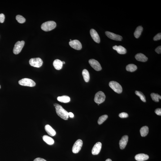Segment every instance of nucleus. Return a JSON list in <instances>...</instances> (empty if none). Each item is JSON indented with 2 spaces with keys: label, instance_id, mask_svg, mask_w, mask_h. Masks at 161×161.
I'll use <instances>...</instances> for the list:
<instances>
[{
  "label": "nucleus",
  "instance_id": "nucleus-6",
  "mask_svg": "<svg viewBox=\"0 0 161 161\" xmlns=\"http://www.w3.org/2000/svg\"><path fill=\"white\" fill-rule=\"evenodd\" d=\"M29 64L31 66L39 68L42 65L43 62L40 58H32L30 60Z\"/></svg>",
  "mask_w": 161,
  "mask_h": 161
},
{
  "label": "nucleus",
  "instance_id": "nucleus-36",
  "mask_svg": "<svg viewBox=\"0 0 161 161\" xmlns=\"http://www.w3.org/2000/svg\"><path fill=\"white\" fill-rule=\"evenodd\" d=\"M68 115L71 118H73L74 117V115L73 113H72L71 112L68 113Z\"/></svg>",
  "mask_w": 161,
  "mask_h": 161
},
{
  "label": "nucleus",
  "instance_id": "nucleus-24",
  "mask_svg": "<svg viewBox=\"0 0 161 161\" xmlns=\"http://www.w3.org/2000/svg\"><path fill=\"white\" fill-rule=\"evenodd\" d=\"M82 74L85 81L86 82H88L90 79V76H89V73L88 70L85 69L83 70Z\"/></svg>",
  "mask_w": 161,
  "mask_h": 161
},
{
  "label": "nucleus",
  "instance_id": "nucleus-17",
  "mask_svg": "<svg viewBox=\"0 0 161 161\" xmlns=\"http://www.w3.org/2000/svg\"><path fill=\"white\" fill-rule=\"evenodd\" d=\"M113 49L114 50H116L118 53L120 54H124L127 53L126 49L121 45L119 46L115 45V46L113 47Z\"/></svg>",
  "mask_w": 161,
  "mask_h": 161
},
{
  "label": "nucleus",
  "instance_id": "nucleus-28",
  "mask_svg": "<svg viewBox=\"0 0 161 161\" xmlns=\"http://www.w3.org/2000/svg\"><path fill=\"white\" fill-rule=\"evenodd\" d=\"M108 117L107 115H105L100 117L98 119V124L100 125L102 124L105 121Z\"/></svg>",
  "mask_w": 161,
  "mask_h": 161
},
{
  "label": "nucleus",
  "instance_id": "nucleus-2",
  "mask_svg": "<svg viewBox=\"0 0 161 161\" xmlns=\"http://www.w3.org/2000/svg\"><path fill=\"white\" fill-rule=\"evenodd\" d=\"M56 23L55 22L50 21L41 24V29L45 32H49L54 29L56 27Z\"/></svg>",
  "mask_w": 161,
  "mask_h": 161
},
{
  "label": "nucleus",
  "instance_id": "nucleus-23",
  "mask_svg": "<svg viewBox=\"0 0 161 161\" xmlns=\"http://www.w3.org/2000/svg\"><path fill=\"white\" fill-rule=\"evenodd\" d=\"M143 30V27L141 26H139L136 28L134 33L135 37L136 38H138L140 37Z\"/></svg>",
  "mask_w": 161,
  "mask_h": 161
},
{
  "label": "nucleus",
  "instance_id": "nucleus-13",
  "mask_svg": "<svg viewBox=\"0 0 161 161\" xmlns=\"http://www.w3.org/2000/svg\"><path fill=\"white\" fill-rule=\"evenodd\" d=\"M90 33L91 36L94 41L97 43H99L100 42V39L97 31L94 29H92L90 30Z\"/></svg>",
  "mask_w": 161,
  "mask_h": 161
},
{
  "label": "nucleus",
  "instance_id": "nucleus-5",
  "mask_svg": "<svg viewBox=\"0 0 161 161\" xmlns=\"http://www.w3.org/2000/svg\"><path fill=\"white\" fill-rule=\"evenodd\" d=\"M19 84L23 86L30 87H34L36 85V83L33 80L28 78L22 79L19 81Z\"/></svg>",
  "mask_w": 161,
  "mask_h": 161
},
{
  "label": "nucleus",
  "instance_id": "nucleus-7",
  "mask_svg": "<svg viewBox=\"0 0 161 161\" xmlns=\"http://www.w3.org/2000/svg\"><path fill=\"white\" fill-rule=\"evenodd\" d=\"M24 44L25 42L23 41H17L15 44L13 50L14 54H19L24 46Z\"/></svg>",
  "mask_w": 161,
  "mask_h": 161
},
{
  "label": "nucleus",
  "instance_id": "nucleus-1",
  "mask_svg": "<svg viewBox=\"0 0 161 161\" xmlns=\"http://www.w3.org/2000/svg\"><path fill=\"white\" fill-rule=\"evenodd\" d=\"M56 112L58 116L64 120H67L69 118L68 113L62 106L57 104H54Z\"/></svg>",
  "mask_w": 161,
  "mask_h": 161
},
{
  "label": "nucleus",
  "instance_id": "nucleus-27",
  "mask_svg": "<svg viewBox=\"0 0 161 161\" xmlns=\"http://www.w3.org/2000/svg\"><path fill=\"white\" fill-rule=\"evenodd\" d=\"M135 94L136 95L139 97L140 99H141L143 102H146V97L144 94L141 92L136 91H135Z\"/></svg>",
  "mask_w": 161,
  "mask_h": 161
},
{
  "label": "nucleus",
  "instance_id": "nucleus-14",
  "mask_svg": "<svg viewBox=\"0 0 161 161\" xmlns=\"http://www.w3.org/2000/svg\"><path fill=\"white\" fill-rule=\"evenodd\" d=\"M128 136H124L122 137L119 143V146L121 149L123 150L125 148L128 142Z\"/></svg>",
  "mask_w": 161,
  "mask_h": 161
},
{
  "label": "nucleus",
  "instance_id": "nucleus-16",
  "mask_svg": "<svg viewBox=\"0 0 161 161\" xmlns=\"http://www.w3.org/2000/svg\"><path fill=\"white\" fill-rule=\"evenodd\" d=\"M45 129L48 134L50 136H55L56 134L55 130L49 125L47 124L45 125Z\"/></svg>",
  "mask_w": 161,
  "mask_h": 161
},
{
  "label": "nucleus",
  "instance_id": "nucleus-8",
  "mask_svg": "<svg viewBox=\"0 0 161 161\" xmlns=\"http://www.w3.org/2000/svg\"><path fill=\"white\" fill-rule=\"evenodd\" d=\"M83 145L82 140L78 139L76 141L72 148V152L74 153H77L81 150Z\"/></svg>",
  "mask_w": 161,
  "mask_h": 161
},
{
  "label": "nucleus",
  "instance_id": "nucleus-11",
  "mask_svg": "<svg viewBox=\"0 0 161 161\" xmlns=\"http://www.w3.org/2000/svg\"><path fill=\"white\" fill-rule=\"evenodd\" d=\"M106 35L111 40H116V41H121L122 39V37L119 35L109 32H106Z\"/></svg>",
  "mask_w": 161,
  "mask_h": 161
},
{
  "label": "nucleus",
  "instance_id": "nucleus-33",
  "mask_svg": "<svg viewBox=\"0 0 161 161\" xmlns=\"http://www.w3.org/2000/svg\"><path fill=\"white\" fill-rule=\"evenodd\" d=\"M155 113L158 115L161 116V108H157L155 110Z\"/></svg>",
  "mask_w": 161,
  "mask_h": 161
},
{
  "label": "nucleus",
  "instance_id": "nucleus-18",
  "mask_svg": "<svg viewBox=\"0 0 161 161\" xmlns=\"http://www.w3.org/2000/svg\"><path fill=\"white\" fill-rule=\"evenodd\" d=\"M135 57L137 60L140 62H146L147 61L148 59L147 57L142 53L137 54H136Z\"/></svg>",
  "mask_w": 161,
  "mask_h": 161
},
{
  "label": "nucleus",
  "instance_id": "nucleus-21",
  "mask_svg": "<svg viewBox=\"0 0 161 161\" xmlns=\"http://www.w3.org/2000/svg\"><path fill=\"white\" fill-rule=\"evenodd\" d=\"M57 99L59 102L64 103H67L69 102L71 100L70 97L67 96H63L61 97H58Z\"/></svg>",
  "mask_w": 161,
  "mask_h": 161
},
{
  "label": "nucleus",
  "instance_id": "nucleus-40",
  "mask_svg": "<svg viewBox=\"0 0 161 161\" xmlns=\"http://www.w3.org/2000/svg\"><path fill=\"white\" fill-rule=\"evenodd\" d=\"M98 105H99V104H98Z\"/></svg>",
  "mask_w": 161,
  "mask_h": 161
},
{
  "label": "nucleus",
  "instance_id": "nucleus-30",
  "mask_svg": "<svg viewBox=\"0 0 161 161\" xmlns=\"http://www.w3.org/2000/svg\"><path fill=\"white\" fill-rule=\"evenodd\" d=\"M119 116L121 118H126L128 117V115L127 113L123 112L119 114Z\"/></svg>",
  "mask_w": 161,
  "mask_h": 161
},
{
  "label": "nucleus",
  "instance_id": "nucleus-4",
  "mask_svg": "<svg viewBox=\"0 0 161 161\" xmlns=\"http://www.w3.org/2000/svg\"><path fill=\"white\" fill-rule=\"evenodd\" d=\"M105 98L106 96L105 93L102 91H100L96 94L94 100L96 103L99 104L104 102Z\"/></svg>",
  "mask_w": 161,
  "mask_h": 161
},
{
  "label": "nucleus",
  "instance_id": "nucleus-32",
  "mask_svg": "<svg viewBox=\"0 0 161 161\" xmlns=\"http://www.w3.org/2000/svg\"><path fill=\"white\" fill-rule=\"evenodd\" d=\"M5 19V15L3 14H0V23H3Z\"/></svg>",
  "mask_w": 161,
  "mask_h": 161
},
{
  "label": "nucleus",
  "instance_id": "nucleus-19",
  "mask_svg": "<svg viewBox=\"0 0 161 161\" xmlns=\"http://www.w3.org/2000/svg\"><path fill=\"white\" fill-rule=\"evenodd\" d=\"M53 65L56 69L59 70L62 68L63 64L62 61L59 59H56L53 62Z\"/></svg>",
  "mask_w": 161,
  "mask_h": 161
},
{
  "label": "nucleus",
  "instance_id": "nucleus-22",
  "mask_svg": "<svg viewBox=\"0 0 161 161\" xmlns=\"http://www.w3.org/2000/svg\"><path fill=\"white\" fill-rule=\"evenodd\" d=\"M140 133L142 137H145L147 135L149 132V128L147 126L143 127L140 130Z\"/></svg>",
  "mask_w": 161,
  "mask_h": 161
},
{
  "label": "nucleus",
  "instance_id": "nucleus-20",
  "mask_svg": "<svg viewBox=\"0 0 161 161\" xmlns=\"http://www.w3.org/2000/svg\"><path fill=\"white\" fill-rule=\"evenodd\" d=\"M42 138L43 141L48 145H52L54 144V140L50 136L47 135H44L43 136Z\"/></svg>",
  "mask_w": 161,
  "mask_h": 161
},
{
  "label": "nucleus",
  "instance_id": "nucleus-25",
  "mask_svg": "<svg viewBox=\"0 0 161 161\" xmlns=\"http://www.w3.org/2000/svg\"><path fill=\"white\" fill-rule=\"evenodd\" d=\"M137 69V66L133 64H128L126 67V69L127 71L130 72H134Z\"/></svg>",
  "mask_w": 161,
  "mask_h": 161
},
{
  "label": "nucleus",
  "instance_id": "nucleus-34",
  "mask_svg": "<svg viewBox=\"0 0 161 161\" xmlns=\"http://www.w3.org/2000/svg\"><path fill=\"white\" fill-rule=\"evenodd\" d=\"M155 51L158 54H161V46H159L155 49Z\"/></svg>",
  "mask_w": 161,
  "mask_h": 161
},
{
  "label": "nucleus",
  "instance_id": "nucleus-12",
  "mask_svg": "<svg viewBox=\"0 0 161 161\" xmlns=\"http://www.w3.org/2000/svg\"><path fill=\"white\" fill-rule=\"evenodd\" d=\"M102 147V144L101 142L96 143L92 149V154L94 155L98 154L100 152Z\"/></svg>",
  "mask_w": 161,
  "mask_h": 161
},
{
  "label": "nucleus",
  "instance_id": "nucleus-39",
  "mask_svg": "<svg viewBox=\"0 0 161 161\" xmlns=\"http://www.w3.org/2000/svg\"><path fill=\"white\" fill-rule=\"evenodd\" d=\"M0 88H1V86H0Z\"/></svg>",
  "mask_w": 161,
  "mask_h": 161
},
{
  "label": "nucleus",
  "instance_id": "nucleus-15",
  "mask_svg": "<svg viewBox=\"0 0 161 161\" xmlns=\"http://www.w3.org/2000/svg\"><path fill=\"white\" fill-rule=\"evenodd\" d=\"M149 158V156L145 154H137L135 156V159L137 161H144L147 160Z\"/></svg>",
  "mask_w": 161,
  "mask_h": 161
},
{
  "label": "nucleus",
  "instance_id": "nucleus-3",
  "mask_svg": "<svg viewBox=\"0 0 161 161\" xmlns=\"http://www.w3.org/2000/svg\"><path fill=\"white\" fill-rule=\"evenodd\" d=\"M109 85L116 93H121L122 92V88L121 86L116 81H112L110 82Z\"/></svg>",
  "mask_w": 161,
  "mask_h": 161
},
{
  "label": "nucleus",
  "instance_id": "nucleus-10",
  "mask_svg": "<svg viewBox=\"0 0 161 161\" xmlns=\"http://www.w3.org/2000/svg\"><path fill=\"white\" fill-rule=\"evenodd\" d=\"M69 44L71 47L75 50H80L82 48V45L80 41L77 40H74L70 41Z\"/></svg>",
  "mask_w": 161,
  "mask_h": 161
},
{
  "label": "nucleus",
  "instance_id": "nucleus-38",
  "mask_svg": "<svg viewBox=\"0 0 161 161\" xmlns=\"http://www.w3.org/2000/svg\"><path fill=\"white\" fill-rule=\"evenodd\" d=\"M62 64H64L65 63V62L64 61H62Z\"/></svg>",
  "mask_w": 161,
  "mask_h": 161
},
{
  "label": "nucleus",
  "instance_id": "nucleus-35",
  "mask_svg": "<svg viewBox=\"0 0 161 161\" xmlns=\"http://www.w3.org/2000/svg\"><path fill=\"white\" fill-rule=\"evenodd\" d=\"M33 161H47L43 158H36Z\"/></svg>",
  "mask_w": 161,
  "mask_h": 161
},
{
  "label": "nucleus",
  "instance_id": "nucleus-31",
  "mask_svg": "<svg viewBox=\"0 0 161 161\" xmlns=\"http://www.w3.org/2000/svg\"><path fill=\"white\" fill-rule=\"evenodd\" d=\"M161 33H159L157 34L155 37H154L153 40L154 41H157V40H161Z\"/></svg>",
  "mask_w": 161,
  "mask_h": 161
},
{
  "label": "nucleus",
  "instance_id": "nucleus-37",
  "mask_svg": "<svg viewBox=\"0 0 161 161\" xmlns=\"http://www.w3.org/2000/svg\"><path fill=\"white\" fill-rule=\"evenodd\" d=\"M105 161H112L110 159H106Z\"/></svg>",
  "mask_w": 161,
  "mask_h": 161
},
{
  "label": "nucleus",
  "instance_id": "nucleus-29",
  "mask_svg": "<svg viewBox=\"0 0 161 161\" xmlns=\"http://www.w3.org/2000/svg\"><path fill=\"white\" fill-rule=\"evenodd\" d=\"M16 20L19 23H23L25 22V18L23 17L22 16L20 15H17L16 16Z\"/></svg>",
  "mask_w": 161,
  "mask_h": 161
},
{
  "label": "nucleus",
  "instance_id": "nucleus-26",
  "mask_svg": "<svg viewBox=\"0 0 161 161\" xmlns=\"http://www.w3.org/2000/svg\"><path fill=\"white\" fill-rule=\"evenodd\" d=\"M151 96L153 100L156 102H159V99H161V96L156 93H152L151 94Z\"/></svg>",
  "mask_w": 161,
  "mask_h": 161
},
{
  "label": "nucleus",
  "instance_id": "nucleus-9",
  "mask_svg": "<svg viewBox=\"0 0 161 161\" xmlns=\"http://www.w3.org/2000/svg\"><path fill=\"white\" fill-rule=\"evenodd\" d=\"M89 63L91 66L97 71H101L102 69V67L99 62L96 60L91 59L89 60Z\"/></svg>",
  "mask_w": 161,
  "mask_h": 161
}]
</instances>
